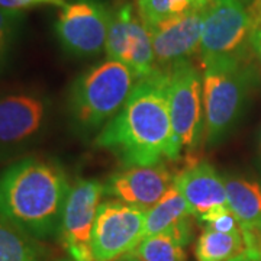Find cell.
<instances>
[{"label": "cell", "mask_w": 261, "mask_h": 261, "mask_svg": "<svg viewBox=\"0 0 261 261\" xmlns=\"http://www.w3.org/2000/svg\"><path fill=\"white\" fill-rule=\"evenodd\" d=\"M167 83L164 68H155L138 80L118 115L97 134L94 145L112 152L125 167L154 166L168 159L171 121Z\"/></svg>", "instance_id": "obj_1"}, {"label": "cell", "mask_w": 261, "mask_h": 261, "mask_svg": "<svg viewBox=\"0 0 261 261\" xmlns=\"http://www.w3.org/2000/svg\"><path fill=\"white\" fill-rule=\"evenodd\" d=\"M70 189L60 163L27 155L0 171V216L38 241L58 237Z\"/></svg>", "instance_id": "obj_2"}, {"label": "cell", "mask_w": 261, "mask_h": 261, "mask_svg": "<svg viewBox=\"0 0 261 261\" xmlns=\"http://www.w3.org/2000/svg\"><path fill=\"white\" fill-rule=\"evenodd\" d=\"M137 77L119 61L108 60L75 79L67 99L70 126L82 138H92L112 121L128 100Z\"/></svg>", "instance_id": "obj_3"}, {"label": "cell", "mask_w": 261, "mask_h": 261, "mask_svg": "<svg viewBox=\"0 0 261 261\" xmlns=\"http://www.w3.org/2000/svg\"><path fill=\"white\" fill-rule=\"evenodd\" d=\"M54 119L53 97L38 87L0 92V164L27 157L48 135Z\"/></svg>", "instance_id": "obj_4"}, {"label": "cell", "mask_w": 261, "mask_h": 261, "mask_svg": "<svg viewBox=\"0 0 261 261\" xmlns=\"http://www.w3.org/2000/svg\"><path fill=\"white\" fill-rule=\"evenodd\" d=\"M251 75L245 63L225 61L203 67L205 138L216 145L232 132L245 108Z\"/></svg>", "instance_id": "obj_5"}, {"label": "cell", "mask_w": 261, "mask_h": 261, "mask_svg": "<svg viewBox=\"0 0 261 261\" xmlns=\"http://www.w3.org/2000/svg\"><path fill=\"white\" fill-rule=\"evenodd\" d=\"M167 97L171 121V149L168 160H178L183 152H192L205 128L203 80L199 68L190 60L170 65L167 70Z\"/></svg>", "instance_id": "obj_6"}, {"label": "cell", "mask_w": 261, "mask_h": 261, "mask_svg": "<svg viewBox=\"0 0 261 261\" xmlns=\"http://www.w3.org/2000/svg\"><path fill=\"white\" fill-rule=\"evenodd\" d=\"M252 22L244 0H214L206 10L200 41L202 67L235 61L245 63L251 48Z\"/></svg>", "instance_id": "obj_7"}, {"label": "cell", "mask_w": 261, "mask_h": 261, "mask_svg": "<svg viewBox=\"0 0 261 261\" xmlns=\"http://www.w3.org/2000/svg\"><path fill=\"white\" fill-rule=\"evenodd\" d=\"M147 211L121 200L102 202L90 235V252L96 261H118L144 240Z\"/></svg>", "instance_id": "obj_8"}, {"label": "cell", "mask_w": 261, "mask_h": 261, "mask_svg": "<svg viewBox=\"0 0 261 261\" xmlns=\"http://www.w3.org/2000/svg\"><path fill=\"white\" fill-rule=\"evenodd\" d=\"M111 10L103 0L65 2L56 22V35L67 54L96 57L106 47Z\"/></svg>", "instance_id": "obj_9"}, {"label": "cell", "mask_w": 261, "mask_h": 261, "mask_svg": "<svg viewBox=\"0 0 261 261\" xmlns=\"http://www.w3.org/2000/svg\"><path fill=\"white\" fill-rule=\"evenodd\" d=\"M105 49L109 60L126 65L137 80L148 77L157 68L151 34L129 3L111 10Z\"/></svg>", "instance_id": "obj_10"}, {"label": "cell", "mask_w": 261, "mask_h": 261, "mask_svg": "<svg viewBox=\"0 0 261 261\" xmlns=\"http://www.w3.org/2000/svg\"><path fill=\"white\" fill-rule=\"evenodd\" d=\"M105 185L94 178H77L65 202L60 240L68 254L90 252V235Z\"/></svg>", "instance_id": "obj_11"}, {"label": "cell", "mask_w": 261, "mask_h": 261, "mask_svg": "<svg viewBox=\"0 0 261 261\" xmlns=\"http://www.w3.org/2000/svg\"><path fill=\"white\" fill-rule=\"evenodd\" d=\"M206 10L207 8L197 6L178 18L148 29L157 64L170 67L178 61L190 60L200 48Z\"/></svg>", "instance_id": "obj_12"}, {"label": "cell", "mask_w": 261, "mask_h": 261, "mask_svg": "<svg viewBox=\"0 0 261 261\" xmlns=\"http://www.w3.org/2000/svg\"><path fill=\"white\" fill-rule=\"evenodd\" d=\"M174 185V178L166 164L137 166L115 173L105 183V193L126 205L148 211L157 205Z\"/></svg>", "instance_id": "obj_13"}, {"label": "cell", "mask_w": 261, "mask_h": 261, "mask_svg": "<svg viewBox=\"0 0 261 261\" xmlns=\"http://www.w3.org/2000/svg\"><path fill=\"white\" fill-rule=\"evenodd\" d=\"M174 185L197 219L215 207L228 206L225 180L206 161L196 163L183 170L174 177Z\"/></svg>", "instance_id": "obj_14"}, {"label": "cell", "mask_w": 261, "mask_h": 261, "mask_svg": "<svg viewBox=\"0 0 261 261\" xmlns=\"http://www.w3.org/2000/svg\"><path fill=\"white\" fill-rule=\"evenodd\" d=\"M228 207L237 218L243 235L261 232V185L252 180L229 177L225 180Z\"/></svg>", "instance_id": "obj_15"}, {"label": "cell", "mask_w": 261, "mask_h": 261, "mask_svg": "<svg viewBox=\"0 0 261 261\" xmlns=\"http://www.w3.org/2000/svg\"><path fill=\"white\" fill-rule=\"evenodd\" d=\"M192 240L190 218L171 229L145 237L130 252L140 261H186L185 248Z\"/></svg>", "instance_id": "obj_16"}, {"label": "cell", "mask_w": 261, "mask_h": 261, "mask_svg": "<svg viewBox=\"0 0 261 261\" xmlns=\"http://www.w3.org/2000/svg\"><path fill=\"white\" fill-rule=\"evenodd\" d=\"M190 216L193 215L190 212L186 199L181 196L176 185H173L166 192V195L160 199L159 203L147 211L144 238L168 231L173 226L189 219Z\"/></svg>", "instance_id": "obj_17"}, {"label": "cell", "mask_w": 261, "mask_h": 261, "mask_svg": "<svg viewBox=\"0 0 261 261\" xmlns=\"http://www.w3.org/2000/svg\"><path fill=\"white\" fill-rule=\"evenodd\" d=\"M41 243L0 216V261H45Z\"/></svg>", "instance_id": "obj_18"}, {"label": "cell", "mask_w": 261, "mask_h": 261, "mask_svg": "<svg viewBox=\"0 0 261 261\" xmlns=\"http://www.w3.org/2000/svg\"><path fill=\"white\" fill-rule=\"evenodd\" d=\"M247 250L243 231L218 232L207 229L200 233L195 245V257L197 261H228L243 254Z\"/></svg>", "instance_id": "obj_19"}, {"label": "cell", "mask_w": 261, "mask_h": 261, "mask_svg": "<svg viewBox=\"0 0 261 261\" xmlns=\"http://www.w3.org/2000/svg\"><path fill=\"white\" fill-rule=\"evenodd\" d=\"M138 13L147 28L178 18L199 6V0H138Z\"/></svg>", "instance_id": "obj_20"}, {"label": "cell", "mask_w": 261, "mask_h": 261, "mask_svg": "<svg viewBox=\"0 0 261 261\" xmlns=\"http://www.w3.org/2000/svg\"><path fill=\"white\" fill-rule=\"evenodd\" d=\"M25 15L20 10L0 8V71L9 60L12 49L23 27Z\"/></svg>", "instance_id": "obj_21"}, {"label": "cell", "mask_w": 261, "mask_h": 261, "mask_svg": "<svg viewBox=\"0 0 261 261\" xmlns=\"http://www.w3.org/2000/svg\"><path fill=\"white\" fill-rule=\"evenodd\" d=\"M197 221H200L202 224L206 225L207 229H214L218 232H233L241 229L237 218L229 211L228 206H219L215 207L212 211H209L202 218H199Z\"/></svg>", "instance_id": "obj_22"}, {"label": "cell", "mask_w": 261, "mask_h": 261, "mask_svg": "<svg viewBox=\"0 0 261 261\" xmlns=\"http://www.w3.org/2000/svg\"><path fill=\"white\" fill-rule=\"evenodd\" d=\"M38 5H53V6L63 8L65 5V0H0V8L10 10H22L31 6H38Z\"/></svg>", "instance_id": "obj_23"}, {"label": "cell", "mask_w": 261, "mask_h": 261, "mask_svg": "<svg viewBox=\"0 0 261 261\" xmlns=\"http://www.w3.org/2000/svg\"><path fill=\"white\" fill-rule=\"evenodd\" d=\"M248 12L251 16L252 32L261 29V0H251V3L248 5Z\"/></svg>", "instance_id": "obj_24"}, {"label": "cell", "mask_w": 261, "mask_h": 261, "mask_svg": "<svg viewBox=\"0 0 261 261\" xmlns=\"http://www.w3.org/2000/svg\"><path fill=\"white\" fill-rule=\"evenodd\" d=\"M251 49L261 60V29L254 31L251 35Z\"/></svg>", "instance_id": "obj_25"}, {"label": "cell", "mask_w": 261, "mask_h": 261, "mask_svg": "<svg viewBox=\"0 0 261 261\" xmlns=\"http://www.w3.org/2000/svg\"><path fill=\"white\" fill-rule=\"evenodd\" d=\"M70 255L74 261H96L92 252H71Z\"/></svg>", "instance_id": "obj_26"}, {"label": "cell", "mask_w": 261, "mask_h": 261, "mask_svg": "<svg viewBox=\"0 0 261 261\" xmlns=\"http://www.w3.org/2000/svg\"><path fill=\"white\" fill-rule=\"evenodd\" d=\"M228 261H261V258L252 255V254H250L248 251H244L243 254H240V255H237V257H233V258H231V260Z\"/></svg>", "instance_id": "obj_27"}, {"label": "cell", "mask_w": 261, "mask_h": 261, "mask_svg": "<svg viewBox=\"0 0 261 261\" xmlns=\"http://www.w3.org/2000/svg\"><path fill=\"white\" fill-rule=\"evenodd\" d=\"M212 2H214V0H199V6H200V8H207ZM244 2H247L248 5L251 3V0H244Z\"/></svg>", "instance_id": "obj_28"}, {"label": "cell", "mask_w": 261, "mask_h": 261, "mask_svg": "<svg viewBox=\"0 0 261 261\" xmlns=\"http://www.w3.org/2000/svg\"><path fill=\"white\" fill-rule=\"evenodd\" d=\"M118 261H140L135 255H132V254H126V255H123L122 258H119Z\"/></svg>", "instance_id": "obj_29"}, {"label": "cell", "mask_w": 261, "mask_h": 261, "mask_svg": "<svg viewBox=\"0 0 261 261\" xmlns=\"http://www.w3.org/2000/svg\"><path fill=\"white\" fill-rule=\"evenodd\" d=\"M258 148H260V159H261V132H260V140H258Z\"/></svg>", "instance_id": "obj_30"}, {"label": "cell", "mask_w": 261, "mask_h": 261, "mask_svg": "<svg viewBox=\"0 0 261 261\" xmlns=\"http://www.w3.org/2000/svg\"><path fill=\"white\" fill-rule=\"evenodd\" d=\"M57 261H74L73 258H63V260H57Z\"/></svg>", "instance_id": "obj_31"}]
</instances>
